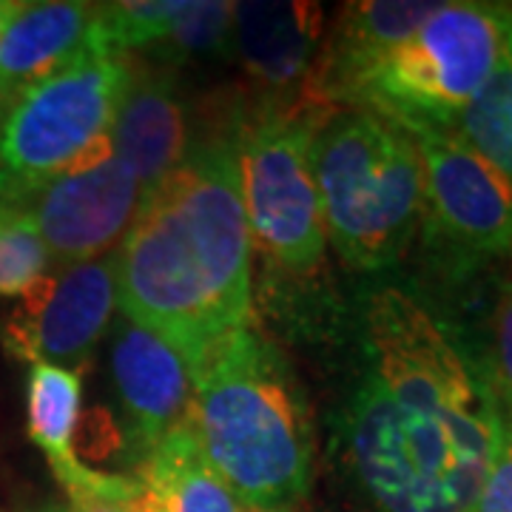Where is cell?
Segmentation results:
<instances>
[{"mask_svg":"<svg viewBox=\"0 0 512 512\" xmlns=\"http://www.w3.org/2000/svg\"><path fill=\"white\" fill-rule=\"evenodd\" d=\"M501 430L487 370L456 330L399 285L367 293L342 439L373 507L470 512Z\"/></svg>","mask_w":512,"mask_h":512,"instance_id":"cell-1","label":"cell"},{"mask_svg":"<svg viewBox=\"0 0 512 512\" xmlns=\"http://www.w3.org/2000/svg\"><path fill=\"white\" fill-rule=\"evenodd\" d=\"M251 245L237 137H217L148 194L114 248L117 308L194 362L251 322Z\"/></svg>","mask_w":512,"mask_h":512,"instance_id":"cell-2","label":"cell"},{"mask_svg":"<svg viewBox=\"0 0 512 512\" xmlns=\"http://www.w3.org/2000/svg\"><path fill=\"white\" fill-rule=\"evenodd\" d=\"M188 427L242 507H291L313 476V421L302 384L248 322L191 362Z\"/></svg>","mask_w":512,"mask_h":512,"instance_id":"cell-3","label":"cell"},{"mask_svg":"<svg viewBox=\"0 0 512 512\" xmlns=\"http://www.w3.org/2000/svg\"><path fill=\"white\" fill-rule=\"evenodd\" d=\"M325 237L353 271H384L424 217V165L407 128L362 109L325 114L311 143Z\"/></svg>","mask_w":512,"mask_h":512,"instance_id":"cell-4","label":"cell"},{"mask_svg":"<svg viewBox=\"0 0 512 512\" xmlns=\"http://www.w3.org/2000/svg\"><path fill=\"white\" fill-rule=\"evenodd\" d=\"M510 32V3H441L413 35L350 74L333 100L407 131L453 128L498 69Z\"/></svg>","mask_w":512,"mask_h":512,"instance_id":"cell-5","label":"cell"},{"mask_svg":"<svg viewBox=\"0 0 512 512\" xmlns=\"http://www.w3.org/2000/svg\"><path fill=\"white\" fill-rule=\"evenodd\" d=\"M134 66L94 43L23 92L0 120V205H23L109 140Z\"/></svg>","mask_w":512,"mask_h":512,"instance_id":"cell-6","label":"cell"},{"mask_svg":"<svg viewBox=\"0 0 512 512\" xmlns=\"http://www.w3.org/2000/svg\"><path fill=\"white\" fill-rule=\"evenodd\" d=\"M319 120L305 109H274L237 137L239 188L251 239L291 274L313 271L328 245L311 168Z\"/></svg>","mask_w":512,"mask_h":512,"instance_id":"cell-7","label":"cell"},{"mask_svg":"<svg viewBox=\"0 0 512 512\" xmlns=\"http://www.w3.org/2000/svg\"><path fill=\"white\" fill-rule=\"evenodd\" d=\"M117 311V256L114 251L55 265L20 305L6 316L0 336L9 353L46 365H77L92 353Z\"/></svg>","mask_w":512,"mask_h":512,"instance_id":"cell-8","label":"cell"},{"mask_svg":"<svg viewBox=\"0 0 512 512\" xmlns=\"http://www.w3.org/2000/svg\"><path fill=\"white\" fill-rule=\"evenodd\" d=\"M424 165V217L473 256L512 251V180L453 128L410 131Z\"/></svg>","mask_w":512,"mask_h":512,"instance_id":"cell-9","label":"cell"},{"mask_svg":"<svg viewBox=\"0 0 512 512\" xmlns=\"http://www.w3.org/2000/svg\"><path fill=\"white\" fill-rule=\"evenodd\" d=\"M140 205L143 191L109 140L23 202L55 265L109 254L117 239L123 242Z\"/></svg>","mask_w":512,"mask_h":512,"instance_id":"cell-10","label":"cell"},{"mask_svg":"<svg viewBox=\"0 0 512 512\" xmlns=\"http://www.w3.org/2000/svg\"><path fill=\"white\" fill-rule=\"evenodd\" d=\"M111 373L123 404L128 441L143 458L168 433L188 424L194 370L188 356L154 330L126 322L111 348Z\"/></svg>","mask_w":512,"mask_h":512,"instance_id":"cell-11","label":"cell"},{"mask_svg":"<svg viewBox=\"0 0 512 512\" xmlns=\"http://www.w3.org/2000/svg\"><path fill=\"white\" fill-rule=\"evenodd\" d=\"M97 3L40 0L20 3L0 35V106L66 69L97 43Z\"/></svg>","mask_w":512,"mask_h":512,"instance_id":"cell-12","label":"cell"},{"mask_svg":"<svg viewBox=\"0 0 512 512\" xmlns=\"http://www.w3.org/2000/svg\"><path fill=\"white\" fill-rule=\"evenodd\" d=\"M185 111L165 77L131 74L109 131L114 157L137 180L143 200L183 165L188 157Z\"/></svg>","mask_w":512,"mask_h":512,"instance_id":"cell-13","label":"cell"},{"mask_svg":"<svg viewBox=\"0 0 512 512\" xmlns=\"http://www.w3.org/2000/svg\"><path fill=\"white\" fill-rule=\"evenodd\" d=\"M319 40L322 9L316 3H234L231 55L265 89L282 92L305 80Z\"/></svg>","mask_w":512,"mask_h":512,"instance_id":"cell-14","label":"cell"},{"mask_svg":"<svg viewBox=\"0 0 512 512\" xmlns=\"http://www.w3.org/2000/svg\"><path fill=\"white\" fill-rule=\"evenodd\" d=\"M439 6L441 0H365L345 6L328 46L308 74L313 100H333L350 74L413 35Z\"/></svg>","mask_w":512,"mask_h":512,"instance_id":"cell-15","label":"cell"},{"mask_svg":"<svg viewBox=\"0 0 512 512\" xmlns=\"http://www.w3.org/2000/svg\"><path fill=\"white\" fill-rule=\"evenodd\" d=\"M140 512H239V501L225 487L191 427L168 433L137 470Z\"/></svg>","mask_w":512,"mask_h":512,"instance_id":"cell-16","label":"cell"},{"mask_svg":"<svg viewBox=\"0 0 512 512\" xmlns=\"http://www.w3.org/2000/svg\"><path fill=\"white\" fill-rule=\"evenodd\" d=\"M83 382L69 367L35 362L26 382V421L29 439L49 458L52 473H60L80 461L74 450V430L80 421Z\"/></svg>","mask_w":512,"mask_h":512,"instance_id":"cell-17","label":"cell"},{"mask_svg":"<svg viewBox=\"0 0 512 512\" xmlns=\"http://www.w3.org/2000/svg\"><path fill=\"white\" fill-rule=\"evenodd\" d=\"M453 131L512 180V32L498 69L461 111Z\"/></svg>","mask_w":512,"mask_h":512,"instance_id":"cell-18","label":"cell"},{"mask_svg":"<svg viewBox=\"0 0 512 512\" xmlns=\"http://www.w3.org/2000/svg\"><path fill=\"white\" fill-rule=\"evenodd\" d=\"M185 9H188V0L97 3V23H94L97 43L117 55L165 43Z\"/></svg>","mask_w":512,"mask_h":512,"instance_id":"cell-19","label":"cell"},{"mask_svg":"<svg viewBox=\"0 0 512 512\" xmlns=\"http://www.w3.org/2000/svg\"><path fill=\"white\" fill-rule=\"evenodd\" d=\"M55 268L32 214L23 205H0V296H23Z\"/></svg>","mask_w":512,"mask_h":512,"instance_id":"cell-20","label":"cell"},{"mask_svg":"<svg viewBox=\"0 0 512 512\" xmlns=\"http://www.w3.org/2000/svg\"><path fill=\"white\" fill-rule=\"evenodd\" d=\"M234 35V3L228 0H188L180 20L163 46L177 57L231 55Z\"/></svg>","mask_w":512,"mask_h":512,"instance_id":"cell-21","label":"cell"},{"mask_svg":"<svg viewBox=\"0 0 512 512\" xmlns=\"http://www.w3.org/2000/svg\"><path fill=\"white\" fill-rule=\"evenodd\" d=\"M55 476L69 495V512H140V481L134 476L92 470L86 461H74Z\"/></svg>","mask_w":512,"mask_h":512,"instance_id":"cell-22","label":"cell"},{"mask_svg":"<svg viewBox=\"0 0 512 512\" xmlns=\"http://www.w3.org/2000/svg\"><path fill=\"white\" fill-rule=\"evenodd\" d=\"M487 379L493 384L495 399L504 416L512 419V282L498 293L493 311V348Z\"/></svg>","mask_w":512,"mask_h":512,"instance_id":"cell-23","label":"cell"},{"mask_svg":"<svg viewBox=\"0 0 512 512\" xmlns=\"http://www.w3.org/2000/svg\"><path fill=\"white\" fill-rule=\"evenodd\" d=\"M501 421L504 430H501L498 453L470 512H512V419L501 413Z\"/></svg>","mask_w":512,"mask_h":512,"instance_id":"cell-24","label":"cell"},{"mask_svg":"<svg viewBox=\"0 0 512 512\" xmlns=\"http://www.w3.org/2000/svg\"><path fill=\"white\" fill-rule=\"evenodd\" d=\"M20 9L18 0H0V35H3V29L9 26V20L15 18V12Z\"/></svg>","mask_w":512,"mask_h":512,"instance_id":"cell-25","label":"cell"},{"mask_svg":"<svg viewBox=\"0 0 512 512\" xmlns=\"http://www.w3.org/2000/svg\"><path fill=\"white\" fill-rule=\"evenodd\" d=\"M239 512H293L291 507H242L239 504Z\"/></svg>","mask_w":512,"mask_h":512,"instance_id":"cell-26","label":"cell"},{"mask_svg":"<svg viewBox=\"0 0 512 512\" xmlns=\"http://www.w3.org/2000/svg\"><path fill=\"white\" fill-rule=\"evenodd\" d=\"M37 512H69L63 504H46V507H40Z\"/></svg>","mask_w":512,"mask_h":512,"instance_id":"cell-27","label":"cell"},{"mask_svg":"<svg viewBox=\"0 0 512 512\" xmlns=\"http://www.w3.org/2000/svg\"><path fill=\"white\" fill-rule=\"evenodd\" d=\"M0 109H3V106H0Z\"/></svg>","mask_w":512,"mask_h":512,"instance_id":"cell-28","label":"cell"}]
</instances>
